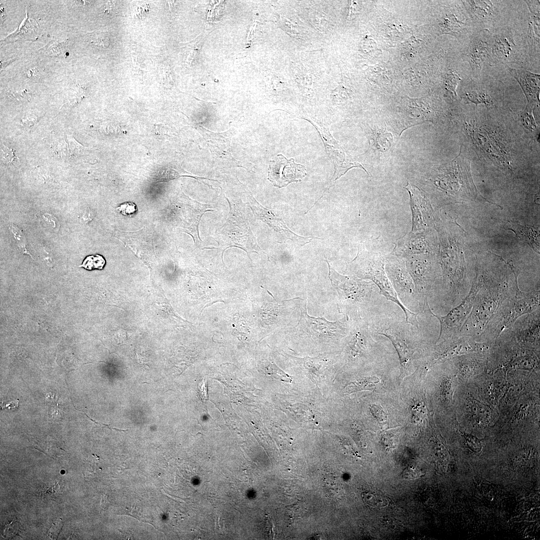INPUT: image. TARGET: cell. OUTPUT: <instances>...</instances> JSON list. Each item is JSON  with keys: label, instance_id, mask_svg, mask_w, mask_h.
<instances>
[{"label": "cell", "instance_id": "1", "mask_svg": "<svg viewBox=\"0 0 540 540\" xmlns=\"http://www.w3.org/2000/svg\"><path fill=\"white\" fill-rule=\"evenodd\" d=\"M500 268H484V280L475 296L471 312L462 325L460 335L479 342L488 324L502 302L516 292L518 272L511 261Z\"/></svg>", "mask_w": 540, "mask_h": 540}, {"label": "cell", "instance_id": "2", "mask_svg": "<svg viewBox=\"0 0 540 540\" xmlns=\"http://www.w3.org/2000/svg\"><path fill=\"white\" fill-rule=\"evenodd\" d=\"M540 292L537 288L528 292L518 287L516 292L506 298L488 324L480 342H493L504 330L510 329L521 316L540 308Z\"/></svg>", "mask_w": 540, "mask_h": 540}, {"label": "cell", "instance_id": "3", "mask_svg": "<svg viewBox=\"0 0 540 540\" xmlns=\"http://www.w3.org/2000/svg\"><path fill=\"white\" fill-rule=\"evenodd\" d=\"M326 262L329 278L339 295L340 306L347 316L350 315L352 318L360 316L361 310L369 308L377 302L380 294L374 282L341 275Z\"/></svg>", "mask_w": 540, "mask_h": 540}, {"label": "cell", "instance_id": "4", "mask_svg": "<svg viewBox=\"0 0 540 540\" xmlns=\"http://www.w3.org/2000/svg\"><path fill=\"white\" fill-rule=\"evenodd\" d=\"M385 260L386 258L378 252L362 256L358 254L352 262L354 263V270L360 278L371 280L377 286L380 294L398 305L404 313L406 322L419 328L418 314L402 304L386 276L384 268Z\"/></svg>", "mask_w": 540, "mask_h": 540}, {"label": "cell", "instance_id": "5", "mask_svg": "<svg viewBox=\"0 0 540 540\" xmlns=\"http://www.w3.org/2000/svg\"><path fill=\"white\" fill-rule=\"evenodd\" d=\"M484 280V268L481 266L477 265L476 276L470 291L460 304L452 308L444 316L436 314L430 310V314L438 319L440 325L436 343L460 334L461 328L471 312L476 294L482 284Z\"/></svg>", "mask_w": 540, "mask_h": 540}, {"label": "cell", "instance_id": "6", "mask_svg": "<svg viewBox=\"0 0 540 540\" xmlns=\"http://www.w3.org/2000/svg\"><path fill=\"white\" fill-rule=\"evenodd\" d=\"M374 333L388 338L398 355L402 376L409 372L412 367L414 350L410 339L418 330L416 328L406 322L386 320L380 322Z\"/></svg>", "mask_w": 540, "mask_h": 540}, {"label": "cell", "instance_id": "7", "mask_svg": "<svg viewBox=\"0 0 540 540\" xmlns=\"http://www.w3.org/2000/svg\"><path fill=\"white\" fill-rule=\"evenodd\" d=\"M437 344L426 363L428 366L464 354L486 353L492 342H478L472 337L458 335Z\"/></svg>", "mask_w": 540, "mask_h": 540}, {"label": "cell", "instance_id": "8", "mask_svg": "<svg viewBox=\"0 0 540 540\" xmlns=\"http://www.w3.org/2000/svg\"><path fill=\"white\" fill-rule=\"evenodd\" d=\"M435 262L427 257L408 256L406 266L414 282L416 298L424 311L436 278Z\"/></svg>", "mask_w": 540, "mask_h": 540}, {"label": "cell", "instance_id": "9", "mask_svg": "<svg viewBox=\"0 0 540 540\" xmlns=\"http://www.w3.org/2000/svg\"><path fill=\"white\" fill-rule=\"evenodd\" d=\"M385 264L384 269L388 276V277L402 304L406 308L418 306L420 308L414 282L406 268L404 262L400 258L392 257L386 258Z\"/></svg>", "mask_w": 540, "mask_h": 540}, {"label": "cell", "instance_id": "10", "mask_svg": "<svg viewBox=\"0 0 540 540\" xmlns=\"http://www.w3.org/2000/svg\"><path fill=\"white\" fill-rule=\"evenodd\" d=\"M306 175L304 166L295 163L293 158L288 160L281 154L270 162L268 178L276 187L300 182Z\"/></svg>", "mask_w": 540, "mask_h": 540}, {"label": "cell", "instance_id": "11", "mask_svg": "<svg viewBox=\"0 0 540 540\" xmlns=\"http://www.w3.org/2000/svg\"><path fill=\"white\" fill-rule=\"evenodd\" d=\"M521 316L510 330L516 342L530 349L539 350L540 338V308Z\"/></svg>", "mask_w": 540, "mask_h": 540}, {"label": "cell", "instance_id": "12", "mask_svg": "<svg viewBox=\"0 0 540 540\" xmlns=\"http://www.w3.org/2000/svg\"><path fill=\"white\" fill-rule=\"evenodd\" d=\"M410 196V206L412 214V232L424 231L432 226V208L430 202L418 186L408 182L404 186Z\"/></svg>", "mask_w": 540, "mask_h": 540}, {"label": "cell", "instance_id": "13", "mask_svg": "<svg viewBox=\"0 0 540 540\" xmlns=\"http://www.w3.org/2000/svg\"><path fill=\"white\" fill-rule=\"evenodd\" d=\"M396 244L394 252L400 256L432 252L424 235L412 232L398 239Z\"/></svg>", "mask_w": 540, "mask_h": 540}, {"label": "cell", "instance_id": "14", "mask_svg": "<svg viewBox=\"0 0 540 540\" xmlns=\"http://www.w3.org/2000/svg\"><path fill=\"white\" fill-rule=\"evenodd\" d=\"M511 75L516 80L528 102L532 106L539 102L540 74L522 69L508 68Z\"/></svg>", "mask_w": 540, "mask_h": 540}, {"label": "cell", "instance_id": "15", "mask_svg": "<svg viewBox=\"0 0 540 540\" xmlns=\"http://www.w3.org/2000/svg\"><path fill=\"white\" fill-rule=\"evenodd\" d=\"M492 54V47L486 39L476 38L470 44L466 54V60L472 68L475 71L480 70L482 64Z\"/></svg>", "mask_w": 540, "mask_h": 540}, {"label": "cell", "instance_id": "16", "mask_svg": "<svg viewBox=\"0 0 540 540\" xmlns=\"http://www.w3.org/2000/svg\"><path fill=\"white\" fill-rule=\"evenodd\" d=\"M507 230H512L518 238L528 244L535 252L540 253V232L534 226L508 221Z\"/></svg>", "mask_w": 540, "mask_h": 540}, {"label": "cell", "instance_id": "17", "mask_svg": "<svg viewBox=\"0 0 540 540\" xmlns=\"http://www.w3.org/2000/svg\"><path fill=\"white\" fill-rule=\"evenodd\" d=\"M515 46L514 40L510 34L500 33L496 34L492 46V54L498 59L509 58Z\"/></svg>", "mask_w": 540, "mask_h": 540}, {"label": "cell", "instance_id": "18", "mask_svg": "<svg viewBox=\"0 0 540 540\" xmlns=\"http://www.w3.org/2000/svg\"><path fill=\"white\" fill-rule=\"evenodd\" d=\"M465 2L470 13L478 18L486 19L494 13L493 6L490 1L467 0Z\"/></svg>", "mask_w": 540, "mask_h": 540}, {"label": "cell", "instance_id": "19", "mask_svg": "<svg viewBox=\"0 0 540 540\" xmlns=\"http://www.w3.org/2000/svg\"><path fill=\"white\" fill-rule=\"evenodd\" d=\"M380 382V379L378 376L366 377L348 384L344 388V392L350 394L363 390L372 391L376 384Z\"/></svg>", "mask_w": 540, "mask_h": 540}, {"label": "cell", "instance_id": "20", "mask_svg": "<svg viewBox=\"0 0 540 540\" xmlns=\"http://www.w3.org/2000/svg\"><path fill=\"white\" fill-rule=\"evenodd\" d=\"M463 26L464 23L460 22L454 15L450 14L444 18L440 22L439 30L442 34L456 35L462 31Z\"/></svg>", "mask_w": 540, "mask_h": 540}, {"label": "cell", "instance_id": "21", "mask_svg": "<svg viewBox=\"0 0 540 540\" xmlns=\"http://www.w3.org/2000/svg\"><path fill=\"white\" fill-rule=\"evenodd\" d=\"M362 498L364 502L367 505L374 508H385L388 504L387 499L384 497L371 492L363 493Z\"/></svg>", "mask_w": 540, "mask_h": 540}, {"label": "cell", "instance_id": "22", "mask_svg": "<svg viewBox=\"0 0 540 540\" xmlns=\"http://www.w3.org/2000/svg\"><path fill=\"white\" fill-rule=\"evenodd\" d=\"M106 264L104 258L100 254L90 255L86 256L80 267L88 270H102Z\"/></svg>", "mask_w": 540, "mask_h": 540}, {"label": "cell", "instance_id": "23", "mask_svg": "<svg viewBox=\"0 0 540 540\" xmlns=\"http://www.w3.org/2000/svg\"><path fill=\"white\" fill-rule=\"evenodd\" d=\"M10 230L14 235L18 248L23 254L30 255L26 249L27 240L22 231L16 225L12 224L9 227Z\"/></svg>", "mask_w": 540, "mask_h": 540}, {"label": "cell", "instance_id": "24", "mask_svg": "<svg viewBox=\"0 0 540 540\" xmlns=\"http://www.w3.org/2000/svg\"><path fill=\"white\" fill-rule=\"evenodd\" d=\"M465 95L466 99L476 105L480 104H484L486 105L492 104V100L490 96L484 92L479 91H472L466 93Z\"/></svg>", "mask_w": 540, "mask_h": 540}, {"label": "cell", "instance_id": "25", "mask_svg": "<svg viewBox=\"0 0 540 540\" xmlns=\"http://www.w3.org/2000/svg\"><path fill=\"white\" fill-rule=\"evenodd\" d=\"M90 42L96 46L108 48L111 45L110 36L103 32H97L90 36Z\"/></svg>", "mask_w": 540, "mask_h": 540}, {"label": "cell", "instance_id": "26", "mask_svg": "<svg viewBox=\"0 0 540 540\" xmlns=\"http://www.w3.org/2000/svg\"><path fill=\"white\" fill-rule=\"evenodd\" d=\"M460 80V76L455 72L449 70L446 75V87L453 96H456V89L458 82Z\"/></svg>", "mask_w": 540, "mask_h": 540}, {"label": "cell", "instance_id": "27", "mask_svg": "<svg viewBox=\"0 0 540 540\" xmlns=\"http://www.w3.org/2000/svg\"><path fill=\"white\" fill-rule=\"evenodd\" d=\"M532 106L528 104L520 114V120L522 124L528 129L534 130L536 128L534 118L532 114Z\"/></svg>", "mask_w": 540, "mask_h": 540}, {"label": "cell", "instance_id": "28", "mask_svg": "<svg viewBox=\"0 0 540 540\" xmlns=\"http://www.w3.org/2000/svg\"><path fill=\"white\" fill-rule=\"evenodd\" d=\"M136 204L132 202H126L121 204L116 208L118 212L124 216H131L137 212Z\"/></svg>", "mask_w": 540, "mask_h": 540}, {"label": "cell", "instance_id": "29", "mask_svg": "<svg viewBox=\"0 0 540 540\" xmlns=\"http://www.w3.org/2000/svg\"><path fill=\"white\" fill-rule=\"evenodd\" d=\"M18 522L14 520L4 526L3 535L5 537H12L18 534Z\"/></svg>", "mask_w": 540, "mask_h": 540}, {"label": "cell", "instance_id": "30", "mask_svg": "<svg viewBox=\"0 0 540 540\" xmlns=\"http://www.w3.org/2000/svg\"><path fill=\"white\" fill-rule=\"evenodd\" d=\"M4 150L2 149L3 152V160L7 164H18V157L16 155L14 150L9 149L6 147H4Z\"/></svg>", "mask_w": 540, "mask_h": 540}, {"label": "cell", "instance_id": "31", "mask_svg": "<svg viewBox=\"0 0 540 540\" xmlns=\"http://www.w3.org/2000/svg\"><path fill=\"white\" fill-rule=\"evenodd\" d=\"M63 522L58 520L53 523L48 532V536L52 539H56L62 527Z\"/></svg>", "mask_w": 540, "mask_h": 540}, {"label": "cell", "instance_id": "32", "mask_svg": "<svg viewBox=\"0 0 540 540\" xmlns=\"http://www.w3.org/2000/svg\"><path fill=\"white\" fill-rule=\"evenodd\" d=\"M68 140L72 154L78 155L84 152V146L78 143L73 138L70 137Z\"/></svg>", "mask_w": 540, "mask_h": 540}, {"label": "cell", "instance_id": "33", "mask_svg": "<svg viewBox=\"0 0 540 540\" xmlns=\"http://www.w3.org/2000/svg\"><path fill=\"white\" fill-rule=\"evenodd\" d=\"M442 385V387L441 392L442 395L445 396L444 398L450 399L451 398L450 394L452 391L451 380L450 379L444 380Z\"/></svg>", "mask_w": 540, "mask_h": 540}, {"label": "cell", "instance_id": "34", "mask_svg": "<svg viewBox=\"0 0 540 540\" xmlns=\"http://www.w3.org/2000/svg\"><path fill=\"white\" fill-rule=\"evenodd\" d=\"M418 470L414 468L408 467L404 470L402 473V477L405 479L410 480L418 478Z\"/></svg>", "mask_w": 540, "mask_h": 540}, {"label": "cell", "instance_id": "35", "mask_svg": "<svg viewBox=\"0 0 540 540\" xmlns=\"http://www.w3.org/2000/svg\"><path fill=\"white\" fill-rule=\"evenodd\" d=\"M132 62L136 73L140 78H144V70L140 66V64L136 56L133 54H132Z\"/></svg>", "mask_w": 540, "mask_h": 540}, {"label": "cell", "instance_id": "36", "mask_svg": "<svg viewBox=\"0 0 540 540\" xmlns=\"http://www.w3.org/2000/svg\"><path fill=\"white\" fill-rule=\"evenodd\" d=\"M150 6L148 4H143L138 6L136 15L138 18H142L148 12Z\"/></svg>", "mask_w": 540, "mask_h": 540}, {"label": "cell", "instance_id": "37", "mask_svg": "<svg viewBox=\"0 0 540 540\" xmlns=\"http://www.w3.org/2000/svg\"><path fill=\"white\" fill-rule=\"evenodd\" d=\"M116 2L108 1L104 6V12L107 14H112L114 12L116 8Z\"/></svg>", "mask_w": 540, "mask_h": 540}, {"label": "cell", "instance_id": "38", "mask_svg": "<svg viewBox=\"0 0 540 540\" xmlns=\"http://www.w3.org/2000/svg\"><path fill=\"white\" fill-rule=\"evenodd\" d=\"M200 394L204 398V399H206L207 394L206 386L204 382L200 386Z\"/></svg>", "mask_w": 540, "mask_h": 540}]
</instances>
